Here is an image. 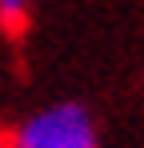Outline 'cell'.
I'll return each instance as SVG.
<instances>
[{
  "instance_id": "cell-1",
  "label": "cell",
  "mask_w": 144,
  "mask_h": 148,
  "mask_svg": "<svg viewBox=\"0 0 144 148\" xmlns=\"http://www.w3.org/2000/svg\"><path fill=\"white\" fill-rule=\"evenodd\" d=\"M4 148H100V124L88 104L56 100L12 124Z\"/></svg>"
},
{
  "instance_id": "cell-2",
  "label": "cell",
  "mask_w": 144,
  "mask_h": 148,
  "mask_svg": "<svg viewBox=\"0 0 144 148\" xmlns=\"http://www.w3.org/2000/svg\"><path fill=\"white\" fill-rule=\"evenodd\" d=\"M28 12H32V0H0V28H16L28 20Z\"/></svg>"
}]
</instances>
